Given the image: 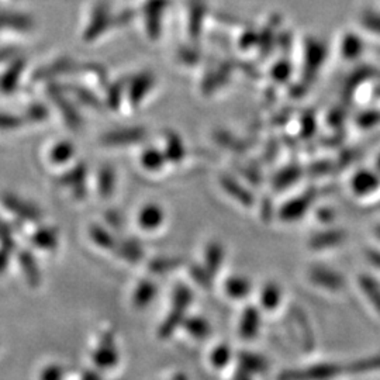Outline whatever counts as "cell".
Returning <instances> with one entry per match:
<instances>
[{"label":"cell","mask_w":380,"mask_h":380,"mask_svg":"<svg viewBox=\"0 0 380 380\" xmlns=\"http://www.w3.org/2000/svg\"><path fill=\"white\" fill-rule=\"evenodd\" d=\"M348 372H351L349 363L343 365L337 362H324L306 368L284 370L279 374V380H332Z\"/></svg>","instance_id":"cell-1"},{"label":"cell","mask_w":380,"mask_h":380,"mask_svg":"<svg viewBox=\"0 0 380 380\" xmlns=\"http://www.w3.org/2000/svg\"><path fill=\"white\" fill-rule=\"evenodd\" d=\"M189 303H190L189 292L186 289H179L173 297V310L171 311V314H168L166 320L162 322V325L159 328V338L164 340V338L171 337L176 331V328L180 324H183L184 313H186Z\"/></svg>","instance_id":"cell-2"},{"label":"cell","mask_w":380,"mask_h":380,"mask_svg":"<svg viewBox=\"0 0 380 380\" xmlns=\"http://www.w3.org/2000/svg\"><path fill=\"white\" fill-rule=\"evenodd\" d=\"M112 23V13L109 6L105 2H99L96 6L92 9L87 26L83 31L85 41H94L98 40L109 27Z\"/></svg>","instance_id":"cell-3"},{"label":"cell","mask_w":380,"mask_h":380,"mask_svg":"<svg viewBox=\"0 0 380 380\" xmlns=\"http://www.w3.org/2000/svg\"><path fill=\"white\" fill-rule=\"evenodd\" d=\"M92 358H93V362L96 363L99 368L109 369V368L116 366V363L119 361V354H117L114 340L112 336H106L103 338V341L101 343L98 349L93 352Z\"/></svg>","instance_id":"cell-4"},{"label":"cell","mask_w":380,"mask_h":380,"mask_svg":"<svg viewBox=\"0 0 380 380\" xmlns=\"http://www.w3.org/2000/svg\"><path fill=\"white\" fill-rule=\"evenodd\" d=\"M33 28V20L30 16L23 13H0V30L13 31H28Z\"/></svg>","instance_id":"cell-5"},{"label":"cell","mask_w":380,"mask_h":380,"mask_svg":"<svg viewBox=\"0 0 380 380\" xmlns=\"http://www.w3.org/2000/svg\"><path fill=\"white\" fill-rule=\"evenodd\" d=\"M261 328V316L255 309H247L241 317L240 322V334L245 340L257 337Z\"/></svg>","instance_id":"cell-6"},{"label":"cell","mask_w":380,"mask_h":380,"mask_svg":"<svg viewBox=\"0 0 380 380\" xmlns=\"http://www.w3.org/2000/svg\"><path fill=\"white\" fill-rule=\"evenodd\" d=\"M3 203L10 211H13L17 216H21L23 218L34 221V220H38V217H40V213L35 207H31L30 205L21 202L20 199H17L15 196H5Z\"/></svg>","instance_id":"cell-7"},{"label":"cell","mask_w":380,"mask_h":380,"mask_svg":"<svg viewBox=\"0 0 380 380\" xmlns=\"http://www.w3.org/2000/svg\"><path fill=\"white\" fill-rule=\"evenodd\" d=\"M183 325L189 334L198 340H205L211 332L210 324L202 317H190L183 321Z\"/></svg>","instance_id":"cell-8"},{"label":"cell","mask_w":380,"mask_h":380,"mask_svg":"<svg viewBox=\"0 0 380 380\" xmlns=\"http://www.w3.org/2000/svg\"><path fill=\"white\" fill-rule=\"evenodd\" d=\"M154 296H155L154 283H151V282H141L138 284L137 291L134 292L132 304L137 309H146V306H148L153 302Z\"/></svg>","instance_id":"cell-9"},{"label":"cell","mask_w":380,"mask_h":380,"mask_svg":"<svg viewBox=\"0 0 380 380\" xmlns=\"http://www.w3.org/2000/svg\"><path fill=\"white\" fill-rule=\"evenodd\" d=\"M240 365L243 368V372L251 376L252 373H261L266 369V361L261 355H255V354H241Z\"/></svg>","instance_id":"cell-10"},{"label":"cell","mask_w":380,"mask_h":380,"mask_svg":"<svg viewBox=\"0 0 380 380\" xmlns=\"http://www.w3.org/2000/svg\"><path fill=\"white\" fill-rule=\"evenodd\" d=\"M23 69H24V61L16 60L13 65L9 68V71L3 75L2 82H0V87H2L3 92H10L16 87Z\"/></svg>","instance_id":"cell-11"},{"label":"cell","mask_w":380,"mask_h":380,"mask_svg":"<svg viewBox=\"0 0 380 380\" xmlns=\"http://www.w3.org/2000/svg\"><path fill=\"white\" fill-rule=\"evenodd\" d=\"M33 243L42 250H53L58 244L57 232L53 230H41L33 236Z\"/></svg>","instance_id":"cell-12"},{"label":"cell","mask_w":380,"mask_h":380,"mask_svg":"<svg viewBox=\"0 0 380 380\" xmlns=\"http://www.w3.org/2000/svg\"><path fill=\"white\" fill-rule=\"evenodd\" d=\"M162 221V213L158 207L148 206L139 214V223L144 227V230H154V227L159 225Z\"/></svg>","instance_id":"cell-13"},{"label":"cell","mask_w":380,"mask_h":380,"mask_svg":"<svg viewBox=\"0 0 380 380\" xmlns=\"http://www.w3.org/2000/svg\"><path fill=\"white\" fill-rule=\"evenodd\" d=\"M138 137H139L138 131L127 130V131L110 132L103 138V141L105 144H109V146H121V144H128V142L137 141Z\"/></svg>","instance_id":"cell-14"},{"label":"cell","mask_w":380,"mask_h":380,"mask_svg":"<svg viewBox=\"0 0 380 380\" xmlns=\"http://www.w3.org/2000/svg\"><path fill=\"white\" fill-rule=\"evenodd\" d=\"M20 264H21V268L26 270L27 280L30 282L31 286H37L38 282H40V272H38V268H37L35 261L33 259V257L28 252L21 254L20 255Z\"/></svg>","instance_id":"cell-15"},{"label":"cell","mask_w":380,"mask_h":380,"mask_svg":"<svg viewBox=\"0 0 380 380\" xmlns=\"http://www.w3.org/2000/svg\"><path fill=\"white\" fill-rule=\"evenodd\" d=\"M75 148L71 142H60L51 151V161L54 164H65L74 157Z\"/></svg>","instance_id":"cell-16"},{"label":"cell","mask_w":380,"mask_h":380,"mask_svg":"<svg viewBox=\"0 0 380 380\" xmlns=\"http://www.w3.org/2000/svg\"><path fill=\"white\" fill-rule=\"evenodd\" d=\"M231 359V348L225 344L216 347L210 354V363L216 369H221L228 365Z\"/></svg>","instance_id":"cell-17"},{"label":"cell","mask_w":380,"mask_h":380,"mask_svg":"<svg viewBox=\"0 0 380 380\" xmlns=\"http://www.w3.org/2000/svg\"><path fill=\"white\" fill-rule=\"evenodd\" d=\"M250 291H251V286L247 280L231 279L227 283V293L230 295V297L243 299L250 293Z\"/></svg>","instance_id":"cell-18"},{"label":"cell","mask_w":380,"mask_h":380,"mask_svg":"<svg viewBox=\"0 0 380 380\" xmlns=\"http://www.w3.org/2000/svg\"><path fill=\"white\" fill-rule=\"evenodd\" d=\"M361 284L368 299L373 303L374 309L380 313V288L377 286V283H374L370 279H362Z\"/></svg>","instance_id":"cell-19"},{"label":"cell","mask_w":380,"mask_h":380,"mask_svg":"<svg viewBox=\"0 0 380 380\" xmlns=\"http://www.w3.org/2000/svg\"><path fill=\"white\" fill-rule=\"evenodd\" d=\"M72 68H74V62L72 61H69V60H61V61L54 62L50 67L44 68L41 71V76L42 78H51V76H55V75L58 76V75L69 72Z\"/></svg>","instance_id":"cell-20"},{"label":"cell","mask_w":380,"mask_h":380,"mask_svg":"<svg viewBox=\"0 0 380 380\" xmlns=\"http://www.w3.org/2000/svg\"><path fill=\"white\" fill-rule=\"evenodd\" d=\"M280 302V291L275 284L265 288L262 292V306L266 310H275Z\"/></svg>","instance_id":"cell-21"},{"label":"cell","mask_w":380,"mask_h":380,"mask_svg":"<svg viewBox=\"0 0 380 380\" xmlns=\"http://www.w3.org/2000/svg\"><path fill=\"white\" fill-rule=\"evenodd\" d=\"M99 189L103 196H109L112 193V190L114 189V171H112L110 168H105L103 171H101Z\"/></svg>","instance_id":"cell-22"},{"label":"cell","mask_w":380,"mask_h":380,"mask_svg":"<svg viewBox=\"0 0 380 380\" xmlns=\"http://www.w3.org/2000/svg\"><path fill=\"white\" fill-rule=\"evenodd\" d=\"M64 368L60 365H49L45 366L40 373V380H62Z\"/></svg>","instance_id":"cell-23"},{"label":"cell","mask_w":380,"mask_h":380,"mask_svg":"<svg viewBox=\"0 0 380 380\" xmlns=\"http://www.w3.org/2000/svg\"><path fill=\"white\" fill-rule=\"evenodd\" d=\"M83 178H85V166H78L72 171V173L67 175L62 182L65 184H71L74 187H82L83 186Z\"/></svg>","instance_id":"cell-24"},{"label":"cell","mask_w":380,"mask_h":380,"mask_svg":"<svg viewBox=\"0 0 380 380\" xmlns=\"http://www.w3.org/2000/svg\"><path fill=\"white\" fill-rule=\"evenodd\" d=\"M55 101L60 103L61 110H62V114H64V117L67 119V121H68L69 124H72V126H78L79 119H78L75 110L69 106V103L67 105V102H65L62 98H60V94H55Z\"/></svg>","instance_id":"cell-25"},{"label":"cell","mask_w":380,"mask_h":380,"mask_svg":"<svg viewBox=\"0 0 380 380\" xmlns=\"http://www.w3.org/2000/svg\"><path fill=\"white\" fill-rule=\"evenodd\" d=\"M90 232H92V236H93V241L96 243L98 245L105 247V248L110 247V244H112L110 235L105 230H102L99 227H93V230Z\"/></svg>","instance_id":"cell-26"},{"label":"cell","mask_w":380,"mask_h":380,"mask_svg":"<svg viewBox=\"0 0 380 380\" xmlns=\"http://www.w3.org/2000/svg\"><path fill=\"white\" fill-rule=\"evenodd\" d=\"M150 85H151V80L148 79V76H144V75L139 76V78L135 80V83H134V86H132V89H131V96H132V99H134L135 102H138V101L141 99L139 92H141L142 89L148 87Z\"/></svg>","instance_id":"cell-27"},{"label":"cell","mask_w":380,"mask_h":380,"mask_svg":"<svg viewBox=\"0 0 380 380\" xmlns=\"http://www.w3.org/2000/svg\"><path fill=\"white\" fill-rule=\"evenodd\" d=\"M20 124H21V120L17 119L16 116L0 113V130H15V128H19Z\"/></svg>","instance_id":"cell-28"},{"label":"cell","mask_w":380,"mask_h":380,"mask_svg":"<svg viewBox=\"0 0 380 380\" xmlns=\"http://www.w3.org/2000/svg\"><path fill=\"white\" fill-rule=\"evenodd\" d=\"M75 92H76V96L82 101V102H85L87 106H98V99L96 98H94V96H92V94L87 92V90H85V89H75Z\"/></svg>","instance_id":"cell-29"},{"label":"cell","mask_w":380,"mask_h":380,"mask_svg":"<svg viewBox=\"0 0 380 380\" xmlns=\"http://www.w3.org/2000/svg\"><path fill=\"white\" fill-rule=\"evenodd\" d=\"M45 114H46L45 109L41 107L40 105L33 106V109L30 110V117H31L33 120H42V119L45 117Z\"/></svg>","instance_id":"cell-30"},{"label":"cell","mask_w":380,"mask_h":380,"mask_svg":"<svg viewBox=\"0 0 380 380\" xmlns=\"http://www.w3.org/2000/svg\"><path fill=\"white\" fill-rule=\"evenodd\" d=\"M82 380H102L99 374H96L94 372H85L82 376Z\"/></svg>","instance_id":"cell-31"},{"label":"cell","mask_w":380,"mask_h":380,"mask_svg":"<svg viewBox=\"0 0 380 380\" xmlns=\"http://www.w3.org/2000/svg\"><path fill=\"white\" fill-rule=\"evenodd\" d=\"M8 265V251L0 252V270H3Z\"/></svg>","instance_id":"cell-32"},{"label":"cell","mask_w":380,"mask_h":380,"mask_svg":"<svg viewBox=\"0 0 380 380\" xmlns=\"http://www.w3.org/2000/svg\"><path fill=\"white\" fill-rule=\"evenodd\" d=\"M171 380H187V377L183 373H178L176 376H173Z\"/></svg>","instance_id":"cell-33"}]
</instances>
